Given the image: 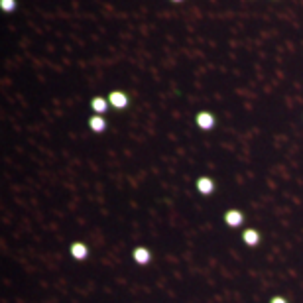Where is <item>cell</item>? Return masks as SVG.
Returning <instances> with one entry per match:
<instances>
[{
  "mask_svg": "<svg viewBox=\"0 0 303 303\" xmlns=\"http://www.w3.org/2000/svg\"><path fill=\"white\" fill-rule=\"evenodd\" d=\"M195 122H197V126L203 128V130H211V128L215 126L217 118L211 113H205V111H203V113H199L195 116Z\"/></svg>",
  "mask_w": 303,
  "mask_h": 303,
  "instance_id": "cell-1",
  "label": "cell"
},
{
  "mask_svg": "<svg viewBox=\"0 0 303 303\" xmlns=\"http://www.w3.org/2000/svg\"><path fill=\"white\" fill-rule=\"evenodd\" d=\"M69 252H71V256H73L75 260H85L89 256V246L77 240V242H73V244L69 246Z\"/></svg>",
  "mask_w": 303,
  "mask_h": 303,
  "instance_id": "cell-2",
  "label": "cell"
},
{
  "mask_svg": "<svg viewBox=\"0 0 303 303\" xmlns=\"http://www.w3.org/2000/svg\"><path fill=\"white\" fill-rule=\"evenodd\" d=\"M195 187L201 191L203 195H211L213 191H215V181L211 179V177L203 176L197 179V183H195Z\"/></svg>",
  "mask_w": 303,
  "mask_h": 303,
  "instance_id": "cell-3",
  "label": "cell"
},
{
  "mask_svg": "<svg viewBox=\"0 0 303 303\" xmlns=\"http://www.w3.org/2000/svg\"><path fill=\"white\" fill-rule=\"evenodd\" d=\"M225 223L228 227H240L244 223V215L236 209H228V213H225Z\"/></svg>",
  "mask_w": 303,
  "mask_h": 303,
  "instance_id": "cell-4",
  "label": "cell"
},
{
  "mask_svg": "<svg viewBox=\"0 0 303 303\" xmlns=\"http://www.w3.org/2000/svg\"><path fill=\"white\" fill-rule=\"evenodd\" d=\"M132 258H134V262H138V264H148V262L152 260V252L148 250V248L138 246V248L132 250Z\"/></svg>",
  "mask_w": 303,
  "mask_h": 303,
  "instance_id": "cell-5",
  "label": "cell"
},
{
  "mask_svg": "<svg viewBox=\"0 0 303 303\" xmlns=\"http://www.w3.org/2000/svg\"><path fill=\"white\" fill-rule=\"evenodd\" d=\"M109 102L113 104V106H116V109H124L128 104V99L124 93H120V91H113L111 95H109Z\"/></svg>",
  "mask_w": 303,
  "mask_h": 303,
  "instance_id": "cell-6",
  "label": "cell"
},
{
  "mask_svg": "<svg viewBox=\"0 0 303 303\" xmlns=\"http://www.w3.org/2000/svg\"><path fill=\"white\" fill-rule=\"evenodd\" d=\"M109 99H102V97H95L93 101H91V109H93V113L95 114H104L106 113V109H109Z\"/></svg>",
  "mask_w": 303,
  "mask_h": 303,
  "instance_id": "cell-7",
  "label": "cell"
},
{
  "mask_svg": "<svg viewBox=\"0 0 303 303\" xmlns=\"http://www.w3.org/2000/svg\"><path fill=\"white\" fill-rule=\"evenodd\" d=\"M89 126L93 132H102L106 128V120L102 118V114H95V116L89 118Z\"/></svg>",
  "mask_w": 303,
  "mask_h": 303,
  "instance_id": "cell-8",
  "label": "cell"
},
{
  "mask_svg": "<svg viewBox=\"0 0 303 303\" xmlns=\"http://www.w3.org/2000/svg\"><path fill=\"white\" fill-rule=\"evenodd\" d=\"M242 240L248 244V246H256L260 242V232H256L252 228H244L242 230Z\"/></svg>",
  "mask_w": 303,
  "mask_h": 303,
  "instance_id": "cell-9",
  "label": "cell"
},
{
  "mask_svg": "<svg viewBox=\"0 0 303 303\" xmlns=\"http://www.w3.org/2000/svg\"><path fill=\"white\" fill-rule=\"evenodd\" d=\"M0 6H2V10H14L16 0H0Z\"/></svg>",
  "mask_w": 303,
  "mask_h": 303,
  "instance_id": "cell-10",
  "label": "cell"
},
{
  "mask_svg": "<svg viewBox=\"0 0 303 303\" xmlns=\"http://www.w3.org/2000/svg\"><path fill=\"white\" fill-rule=\"evenodd\" d=\"M270 303H286V299H284V297H272Z\"/></svg>",
  "mask_w": 303,
  "mask_h": 303,
  "instance_id": "cell-11",
  "label": "cell"
},
{
  "mask_svg": "<svg viewBox=\"0 0 303 303\" xmlns=\"http://www.w3.org/2000/svg\"><path fill=\"white\" fill-rule=\"evenodd\" d=\"M171 2H181V0H171Z\"/></svg>",
  "mask_w": 303,
  "mask_h": 303,
  "instance_id": "cell-12",
  "label": "cell"
}]
</instances>
